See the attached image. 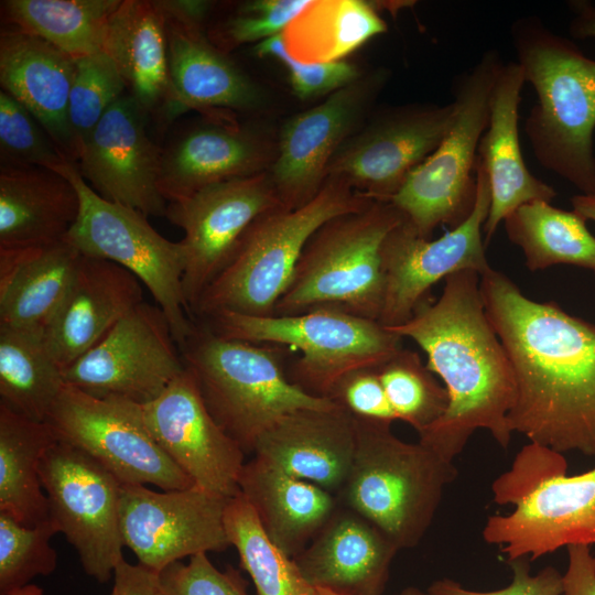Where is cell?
Here are the masks:
<instances>
[{
  "label": "cell",
  "mask_w": 595,
  "mask_h": 595,
  "mask_svg": "<svg viewBox=\"0 0 595 595\" xmlns=\"http://www.w3.org/2000/svg\"><path fill=\"white\" fill-rule=\"evenodd\" d=\"M479 288L515 374L510 431L560 453L595 457V324L529 299L493 268Z\"/></svg>",
  "instance_id": "obj_1"
},
{
  "label": "cell",
  "mask_w": 595,
  "mask_h": 595,
  "mask_svg": "<svg viewBox=\"0 0 595 595\" xmlns=\"http://www.w3.org/2000/svg\"><path fill=\"white\" fill-rule=\"evenodd\" d=\"M480 274L463 270L444 280L441 296L424 301L404 324L387 327L410 338L426 354V367L448 394L445 413L419 434V441L448 461L472 434L487 430L507 448L512 432L508 413L517 394L508 354L484 307Z\"/></svg>",
  "instance_id": "obj_2"
},
{
  "label": "cell",
  "mask_w": 595,
  "mask_h": 595,
  "mask_svg": "<svg viewBox=\"0 0 595 595\" xmlns=\"http://www.w3.org/2000/svg\"><path fill=\"white\" fill-rule=\"evenodd\" d=\"M511 42L537 102L524 120L536 159L573 184L595 192V60L538 18L516 20Z\"/></svg>",
  "instance_id": "obj_3"
},
{
  "label": "cell",
  "mask_w": 595,
  "mask_h": 595,
  "mask_svg": "<svg viewBox=\"0 0 595 595\" xmlns=\"http://www.w3.org/2000/svg\"><path fill=\"white\" fill-rule=\"evenodd\" d=\"M372 202L345 181L329 176L305 205L294 209L279 207L261 215L247 229L228 263L202 292L191 314L199 320L225 311L274 315L314 232L329 219L360 210Z\"/></svg>",
  "instance_id": "obj_4"
},
{
  "label": "cell",
  "mask_w": 595,
  "mask_h": 595,
  "mask_svg": "<svg viewBox=\"0 0 595 595\" xmlns=\"http://www.w3.org/2000/svg\"><path fill=\"white\" fill-rule=\"evenodd\" d=\"M283 348L225 338L203 323L195 324L180 346L209 413L246 454L253 453L258 437L282 416L336 404L290 380Z\"/></svg>",
  "instance_id": "obj_5"
},
{
  "label": "cell",
  "mask_w": 595,
  "mask_h": 595,
  "mask_svg": "<svg viewBox=\"0 0 595 595\" xmlns=\"http://www.w3.org/2000/svg\"><path fill=\"white\" fill-rule=\"evenodd\" d=\"M356 446L338 502L379 528L399 550L416 547L444 490L457 477L448 461L421 443L404 442L388 421L355 418Z\"/></svg>",
  "instance_id": "obj_6"
},
{
  "label": "cell",
  "mask_w": 595,
  "mask_h": 595,
  "mask_svg": "<svg viewBox=\"0 0 595 595\" xmlns=\"http://www.w3.org/2000/svg\"><path fill=\"white\" fill-rule=\"evenodd\" d=\"M403 217L391 202L374 201L326 221L307 241L274 315L334 306L379 322L386 285L382 244Z\"/></svg>",
  "instance_id": "obj_7"
},
{
  "label": "cell",
  "mask_w": 595,
  "mask_h": 595,
  "mask_svg": "<svg viewBox=\"0 0 595 595\" xmlns=\"http://www.w3.org/2000/svg\"><path fill=\"white\" fill-rule=\"evenodd\" d=\"M201 321L225 338L299 351L288 376L305 392L322 398L348 372L385 363L402 348L403 339L378 321L334 306L269 316L225 311Z\"/></svg>",
  "instance_id": "obj_8"
},
{
  "label": "cell",
  "mask_w": 595,
  "mask_h": 595,
  "mask_svg": "<svg viewBox=\"0 0 595 595\" xmlns=\"http://www.w3.org/2000/svg\"><path fill=\"white\" fill-rule=\"evenodd\" d=\"M504 63L496 51L489 50L456 77V111L451 128L390 199L423 238L430 239L441 225L457 227L474 209L477 149L489 120L491 88Z\"/></svg>",
  "instance_id": "obj_9"
},
{
  "label": "cell",
  "mask_w": 595,
  "mask_h": 595,
  "mask_svg": "<svg viewBox=\"0 0 595 595\" xmlns=\"http://www.w3.org/2000/svg\"><path fill=\"white\" fill-rule=\"evenodd\" d=\"M52 170L71 181L80 199L78 218L66 238L82 255L112 261L137 277L182 346L195 326L183 290V242L163 237L142 213L102 198L83 178L75 162L66 161Z\"/></svg>",
  "instance_id": "obj_10"
},
{
  "label": "cell",
  "mask_w": 595,
  "mask_h": 595,
  "mask_svg": "<svg viewBox=\"0 0 595 595\" xmlns=\"http://www.w3.org/2000/svg\"><path fill=\"white\" fill-rule=\"evenodd\" d=\"M45 422L57 441L87 453L121 484L162 490L195 486L153 439L141 404L96 398L65 383Z\"/></svg>",
  "instance_id": "obj_11"
},
{
  "label": "cell",
  "mask_w": 595,
  "mask_h": 595,
  "mask_svg": "<svg viewBox=\"0 0 595 595\" xmlns=\"http://www.w3.org/2000/svg\"><path fill=\"white\" fill-rule=\"evenodd\" d=\"M50 518L98 583L113 577L123 559L119 524L121 483L98 461L56 441L40 464Z\"/></svg>",
  "instance_id": "obj_12"
},
{
  "label": "cell",
  "mask_w": 595,
  "mask_h": 595,
  "mask_svg": "<svg viewBox=\"0 0 595 595\" xmlns=\"http://www.w3.org/2000/svg\"><path fill=\"white\" fill-rule=\"evenodd\" d=\"M185 365L169 321L142 301L63 371L65 383L96 398L138 404L156 399Z\"/></svg>",
  "instance_id": "obj_13"
},
{
  "label": "cell",
  "mask_w": 595,
  "mask_h": 595,
  "mask_svg": "<svg viewBox=\"0 0 595 595\" xmlns=\"http://www.w3.org/2000/svg\"><path fill=\"white\" fill-rule=\"evenodd\" d=\"M476 174V203L461 225L432 240L421 237L403 217L385 238L381 258L386 285L379 317L383 326L393 327L408 322L420 304L428 300L431 288L448 275L463 270H473L482 275L491 268L483 237L490 190L478 159Z\"/></svg>",
  "instance_id": "obj_14"
},
{
  "label": "cell",
  "mask_w": 595,
  "mask_h": 595,
  "mask_svg": "<svg viewBox=\"0 0 595 595\" xmlns=\"http://www.w3.org/2000/svg\"><path fill=\"white\" fill-rule=\"evenodd\" d=\"M229 499L197 486L155 491L145 485L121 484L123 545L155 573L187 556L221 552L231 545L224 526Z\"/></svg>",
  "instance_id": "obj_15"
},
{
  "label": "cell",
  "mask_w": 595,
  "mask_h": 595,
  "mask_svg": "<svg viewBox=\"0 0 595 595\" xmlns=\"http://www.w3.org/2000/svg\"><path fill=\"white\" fill-rule=\"evenodd\" d=\"M388 77L385 68L363 74L286 120L268 170L282 207L299 208L321 191L331 161L365 118Z\"/></svg>",
  "instance_id": "obj_16"
},
{
  "label": "cell",
  "mask_w": 595,
  "mask_h": 595,
  "mask_svg": "<svg viewBox=\"0 0 595 595\" xmlns=\"http://www.w3.org/2000/svg\"><path fill=\"white\" fill-rule=\"evenodd\" d=\"M282 207L269 172L207 185L167 203L165 217L184 231L183 290L191 309L228 263L261 215Z\"/></svg>",
  "instance_id": "obj_17"
},
{
  "label": "cell",
  "mask_w": 595,
  "mask_h": 595,
  "mask_svg": "<svg viewBox=\"0 0 595 595\" xmlns=\"http://www.w3.org/2000/svg\"><path fill=\"white\" fill-rule=\"evenodd\" d=\"M455 111L453 101L386 110L340 147L327 177L345 181L370 199L390 202L411 172L439 147Z\"/></svg>",
  "instance_id": "obj_18"
},
{
  "label": "cell",
  "mask_w": 595,
  "mask_h": 595,
  "mask_svg": "<svg viewBox=\"0 0 595 595\" xmlns=\"http://www.w3.org/2000/svg\"><path fill=\"white\" fill-rule=\"evenodd\" d=\"M149 119L127 91L82 143L76 164L102 198L147 217H165L167 202L159 187L162 148L149 134Z\"/></svg>",
  "instance_id": "obj_19"
},
{
  "label": "cell",
  "mask_w": 595,
  "mask_h": 595,
  "mask_svg": "<svg viewBox=\"0 0 595 595\" xmlns=\"http://www.w3.org/2000/svg\"><path fill=\"white\" fill-rule=\"evenodd\" d=\"M141 409L153 439L195 486L228 499L240 494L246 453L212 416L186 368Z\"/></svg>",
  "instance_id": "obj_20"
},
{
  "label": "cell",
  "mask_w": 595,
  "mask_h": 595,
  "mask_svg": "<svg viewBox=\"0 0 595 595\" xmlns=\"http://www.w3.org/2000/svg\"><path fill=\"white\" fill-rule=\"evenodd\" d=\"M483 539L499 547L507 562L522 556L533 561L569 545H595V468L543 483L510 513L489 517Z\"/></svg>",
  "instance_id": "obj_21"
},
{
  "label": "cell",
  "mask_w": 595,
  "mask_h": 595,
  "mask_svg": "<svg viewBox=\"0 0 595 595\" xmlns=\"http://www.w3.org/2000/svg\"><path fill=\"white\" fill-rule=\"evenodd\" d=\"M143 300L142 283L119 264L82 255L74 277L43 333L64 371Z\"/></svg>",
  "instance_id": "obj_22"
},
{
  "label": "cell",
  "mask_w": 595,
  "mask_h": 595,
  "mask_svg": "<svg viewBox=\"0 0 595 595\" xmlns=\"http://www.w3.org/2000/svg\"><path fill=\"white\" fill-rule=\"evenodd\" d=\"M274 155L269 138L253 127L197 123L162 148L160 192L171 203L210 184L267 172Z\"/></svg>",
  "instance_id": "obj_23"
},
{
  "label": "cell",
  "mask_w": 595,
  "mask_h": 595,
  "mask_svg": "<svg viewBox=\"0 0 595 595\" xmlns=\"http://www.w3.org/2000/svg\"><path fill=\"white\" fill-rule=\"evenodd\" d=\"M524 82L517 62L502 64L491 88L489 120L477 149L490 190L489 212L483 227L486 246L499 224L519 206L533 201L551 203L556 196L552 186L529 171L522 156L518 122Z\"/></svg>",
  "instance_id": "obj_24"
},
{
  "label": "cell",
  "mask_w": 595,
  "mask_h": 595,
  "mask_svg": "<svg viewBox=\"0 0 595 595\" xmlns=\"http://www.w3.org/2000/svg\"><path fill=\"white\" fill-rule=\"evenodd\" d=\"M355 446V419L336 403L282 416L258 437L253 454L337 495L350 472Z\"/></svg>",
  "instance_id": "obj_25"
},
{
  "label": "cell",
  "mask_w": 595,
  "mask_h": 595,
  "mask_svg": "<svg viewBox=\"0 0 595 595\" xmlns=\"http://www.w3.org/2000/svg\"><path fill=\"white\" fill-rule=\"evenodd\" d=\"M398 551L372 522L339 504L293 560L314 588L339 595H381Z\"/></svg>",
  "instance_id": "obj_26"
},
{
  "label": "cell",
  "mask_w": 595,
  "mask_h": 595,
  "mask_svg": "<svg viewBox=\"0 0 595 595\" xmlns=\"http://www.w3.org/2000/svg\"><path fill=\"white\" fill-rule=\"evenodd\" d=\"M165 19L173 93L167 122L192 109L252 111L263 105L261 88L206 39L201 25Z\"/></svg>",
  "instance_id": "obj_27"
},
{
  "label": "cell",
  "mask_w": 595,
  "mask_h": 595,
  "mask_svg": "<svg viewBox=\"0 0 595 595\" xmlns=\"http://www.w3.org/2000/svg\"><path fill=\"white\" fill-rule=\"evenodd\" d=\"M75 60L50 43L17 29L0 35L2 90L24 106L45 128L69 162L77 152L68 123Z\"/></svg>",
  "instance_id": "obj_28"
},
{
  "label": "cell",
  "mask_w": 595,
  "mask_h": 595,
  "mask_svg": "<svg viewBox=\"0 0 595 595\" xmlns=\"http://www.w3.org/2000/svg\"><path fill=\"white\" fill-rule=\"evenodd\" d=\"M102 52L148 116L167 122L173 93L166 19L158 2L121 0L109 20Z\"/></svg>",
  "instance_id": "obj_29"
},
{
  "label": "cell",
  "mask_w": 595,
  "mask_h": 595,
  "mask_svg": "<svg viewBox=\"0 0 595 595\" xmlns=\"http://www.w3.org/2000/svg\"><path fill=\"white\" fill-rule=\"evenodd\" d=\"M240 494L255 510L269 539L295 558L337 509V496L253 457L238 480Z\"/></svg>",
  "instance_id": "obj_30"
},
{
  "label": "cell",
  "mask_w": 595,
  "mask_h": 595,
  "mask_svg": "<svg viewBox=\"0 0 595 595\" xmlns=\"http://www.w3.org/2000/svg\"><path fill=\"white\" fill-rule=\"evenodd\" d=\"M80 210L74 185L46 167H0V250L67 237Z\"/></svg>",
  "instance_id": "obj_31"
},
{
  "label": "cell",
  "mask_w": 595,
  "mask_h": 595,
  "mask_svg": "<svg viewBox=\"0 0 595 595\" xmlns=\"http://www.w3.org/2000/svg\"><path fill=\"white\" fill-rule=\"evenodd\" d=\"M82 253L67 239L0 250V326L43 335Z\"/></svg>",
  "instance_id": "obj_32"
},
{
  "label": "cell",
  "mask_w": 595,
  "mask_h": 595,
  "mask_svg": "<svg viewBox=\"0 0 595 595\" xmlns=\"http://www.w3.org/2000/svg\"><path fill=\"white\" fill-rule=\"evenodd\" d=\"M56 441L46 422L31 420L0 403V511L24 526L50 519L40 464Z\"/></svg>",
  "instance_id": "obj_33"
},
{
  "label": "cell",
  "mask_w": 595,
  "mask_h": 595,
  "mask_svg": "<svg viewBox=\"0 0 595 595\" xmlns=\"http://www.w3.org/2000/svg\"><path fill=\"white\" fill-rule=\"evenodd\" d=\"M376 6L361 0H311L282 32L288 53L307 63L343 61L386 32Z\"/></svg>",
  "instance_id": "obj_34"
},
{
  "label": "cell",
  "mask_w": 595,
  "mask_h": 595,
  "mask_svg": "<svg viewBox=\"0 0 595 595\" xmlns=\"http://www.w3.org/2000/svg\"><path fill=\"white\" fill-rule=\"evenodd\" d=\"M504 224L509 240L522 250L530 271L571 264L595 274V237L586 220L574 210L533 201L510 213Z\"/></svg>",
  "instance_id": "obj_35"
},
{
  "label": "cell",
  "mask_w": 595,
  "mask_h": 595,
  "mask_svg": "<svg viewBox=\"0 0 595 595\" xmlns=\"http://www.w3.org/2000/svg\"><path fill=\"white\" fill-rule=\"evenodd\" d=\"M121 0H8L14 29L50 43L73 60L101 53L112 13Z\"/></svg>",
  "instance_id": "obj_36"
},
{
  "label": "cell",
  "mask_w": 595,
  "mask_h": 595,
  "mask_svg": "<svg viewBox=\"0 0 595 595\" xmlns=\"http://www.w3.org/2000/svg\"><path fill=\"white\" fill-rule=\"evenodd\" d=\"M64 386L43 335L0 326V403L45 422Z\"/></svg>",
  "instance_id": "obj_37"
},
{
  "label": "cell",
  "mask_w": 595,
  "mask_h": 595,
  "mask_svg": "<svg viewBox=\"0 0 595 595\" xmlns=\"http://www.w3.org/2000/svg\"><path fill=\"white\" fill-rule=\"evenodd\" d=\"M224 526L258 595H314L315 588L303 577L294 560L269 539L241 494L228 500Z\"/></svg>",
  "instance_id": "obj_38"
},
{
  "label": "cell",
  "mask_w": 595,
  "mask_h": 595,
  "mask_svg": "<svg viewBox=\"0 0 595 595\" xmlns=\"http://www.w3.org/2000/svg\"><path fill=\"white\" fill-rule=\"evenodd\" d=\"M376 369L398 420L411 425L418 434L445 413L447 391L422 364L418 353L402 347Z\"/></svg>",
  "instance_id": "obj_39"
},
{
  "label": "cell",
  "mask_w": 595,
  "mask_h": 595,
  "mask_svg": "<svg viewBox=\"0 0 595 595\" xmlns=\"http://www.w3.org/2000/svg\"><path fill=\"white\" fill-rule=\"evenodd\" d=\"M56 533L51 518L29 527L0 511V595L55 571L58 556L51 539Z\"/></svg>",
  "instance_id": "obj_40"
},
{
  "label": "cell",
  "mask_w": 595,
  "mask_h": 595,
  "mask_svg": "<svg viewBox=\"0 0 595 595\" xmlns=\"http://www.w3.org/2000/svg\"><path fill=\"white\" fill-rule=\"evenodd\" d=\"M127 91L123 78L104 52L75 60L68 123L77 158L82 143L107 110Z\"/></svg>",
  "instance_id": "obj_41"
},
{
  "label": "cell",
  "mask_w": 595,
  "mask_h": 595,
  "mask_svg": "<svg viewBox=\"0 0 595 595\" xmlns=\"http://www.w3.org/2000/svg\"><path fill=\"white\" fill-rule=\"evenodd\" d=\"M68 161L41 122L17 99L0 91V167L54 169Z\"/></svg>",
  "instance_id": "obj_42"
},
{
  "label": "cell",
  "mask_w": 595,
  "mask_h": 595,
  "mask_svg": "<svg viewBox=\"0 0 595 595\" xmlns=\"http://www.w3.org/2000/svg\"><path fill=\"white\" fill-rule=\"evenodd\" d=\"M255 52L259 57H271L284 65L292 90L301 99L332 94L363 75L356 65L345 61L307 64L293 58L282 33L257 43Z\"/></svg>",
  "instance_id": "obj_43"
},
{
  "label": "cell",
  "mask_w": 595,
  "mask_h": 595,
  "mask_svg": "<svg viewBox=\"0 0 595 595\" xmlns=\"http://www.w3.org/2000/svg\"><path fill=\"white\" fill-rule=\"evenodd\" d=\"M566 469L567 463L563 453L529 442L517 454L511 468L494 480V501L498 505L516 506L543 483L566 474Z\"/></svg>",
  "instance_id": "obj_44"
},
{
  "label": "cell",
  "mask_w": 595,
  "mask_h": 595,
  "mask_svg": "<svg viewBox=\"0 0 595 595\" xmlns=\"http://www.w3.org/2000/svg\"><path fill=\"white\" fill-rule=\"evenodd\" d=\"M311 0H256L244 3L219 31L225 47L260 43L281 34Z\"/></svg>",
  "instance_id": "obj_45"
},
{
  "label": "cell",
  "mask_w": 595,
  "mask_h": 595,
  "mask_svg": "<svg viewBox=\"0 0 595 595\" xmlns=\"http://www.w3.org/2000/svg\"><path fill=\"white\" fill-rule=\"evenodd\" d=\"M163 595H248L247 583L234 569L220 571L207 553H198L184 564L174 562L159 573Z\"/></svg>",
  "instance_id": "obj_46"
},
{
  "label": "cell",
  "mask_w": 595,
  "mask_h": 595,
  "mask_svg": "<svg viewBox=\"0 0 595 595\" xmlns=\"http://www.w3.org/2000/svg\"><path fill=\"white\" fill-rule=\"evenodd\" d=\"M327 398L355 418L388 422L398 420L376 367L348 372L334 386Z\"/></svg>",
  "instance_id": "obj_47"
},
{
  "label": "cell",
  "mask_w": 595,
  "mask_h": 595,
  "mask_svg": "<svg viewBox=\"0 0 595 595\" xmlns=\"http://www.w3.org/2000/svg\"><path fill=\"white\" fill-rule=\"evenodd\" d=\"M530 560L522 556L509 561L513 572L511 583L500 589L478 592L463 587L450 578L437 580L428 589L430 595H562L563 575L553 566L542 569L531 575Z\"/></svg>",
  "instance_id": "obj_48"
},
{
  "label": "cell",
  "mask_w": 595,
  "mask_h": 595,
  "mask_svg": "<svg viewBox=\"0 0 595 595\" xmlns=\"http://www.w3.org/2000/svg\"><path fill=\"white\" fill-rule=\"evenodd\" d=\"M569 564L563 574L562 595H595V555L591 547L569 545Z\"/></svg>",
  "instance_id": "obj_49"
},
{
  "label": "cell",
  "mask_w": 595,
  "mask_h": 595,
  "mask_svg": "<svg viewBox=\"0 0 595 595\" xmlns=\"http://www.w3.org/2000/svg\"><path fill=\"white\" fill-rule=\"evenodd\" d=\"M110 595H163L159 573L123 558L115 569Z\"/></svg>",
  "instance_id": "obj_50"
},
{
  "label": "cell",
  "mask_w": 595,
  "mask_h": 595,
  "mask_svg": "<svg viewBox=\"0 0 595 595\" xmlns=\"http://www.w3.org/2000/svg\"><path fill=\"white\" fill-rule=\"evenodd\" d=\"M574 13L570 23V33L575 39H595V6L588 1H571Z\"/></svg>",
  "instance_id": "obj_51"
},
{
  "label": "cell",
  "mask_w": 595,
  "mask_h": 595,
  "mask_svg": "<svg viewBox=\"0 0 595 595\" xmlns=\"http://www.w3.org/2000/svg\"><path fill=\"white\" fill-rule=\"evenodd\" d=\"M573 210L586 221H595V192L591 194H577L571 198Z\"/></svg>",
  "instance_id": "obj_52"
},
{
  "label": "cell",
  "mask_w": 595,
  "mask_h": 595,
  "mask_svg": "<svg viewBox=\"0 0 595 595\" xmlns=\"http://www.w3.org/2000/svg\"><path fill=\"white\" fill-rule=\"evenodd\" d=\"M6 595H44L43 589L32 583L14 588Z\"/></svg>",
  "instance_id": "obj_53"
},
{
  "label": "cell",
  "mask_w": 595,
  "mask_h": 595,
  "mask_svg": "<svg viewBox=\"0 0 595 595\" xmlns=\"http://www.w3.org/2000/svg\"><path fill=\"white\" fill-rule=\"evenodd\" d=\"M398 595H430L428 592L424 593L418 588H414V587H409V588H405L403 589L400 594Z\"/></svg>",
  "instance_id": "obj_54"
},
{
  "label": "cell",
  "mask_w": 595,
  "mask_h": 595,
  "mask_svg": "<svg viewBox=\"0 0 595 595\" xmlns=\"http://www.w3.org/2000/svg\"><path fill=\"white\" fill-rule=\"evenodd\" d=\"M314 595H339V594H336L334 592H331V591L324 589V588H315Z\"/></svg>",
  "instance_id": "obj_55"
}]
</instances>
